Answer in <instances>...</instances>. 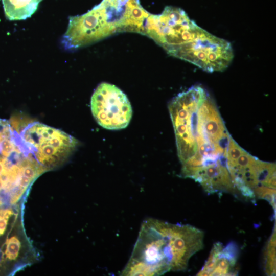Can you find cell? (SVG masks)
Wrapping results in <instances>:
<instances>
[{
  "label": "cell",
  "instance_id": "1",
  "mask_svg": "<svg viewBox=\"0 0 276 276\" xmlns=\"http://www.w3.org/2000/svg\"><path fill=\"white\" fill-rule=\"evenodd\" d=\"M203 232L193 226L148 218L121 274L160 275L185 270L190 258L203 248Z\"/></svg>",
  "mask_w": 276,
  "mask_h": 276
},
{
  "label": "cell",
  "instance_id": "2",
  "mask_svg": "<svg viewBox=\"0 0 276 276\" xmlns=\"http://www.w3.org/2000/svg\"><path fill=\"white\" fill-rule=\"evenodd\" d=\"M227 166L238 194L257 198L265 189H275V164L252 155L231 137L227 147Z\"/></svg>",
  "mask_w": 276,
  "mask_h": 276
},
{
  "label": "cell",
  "instance_id": "3",
  "mask_svg": "<svg viewBox=\"0 0 276 276\" xmlns=\"http://www.w3.org/2000/svg\"><path fill=\"white\" fill-rule=\"evenodd\" d=\"M120 17L117 8L102 2L86 13L69 17L61 43L66 50L72 51L120 32Z\"/></svg>",
  "mask_w": 276,
  "mask_h": 276
},
{
  "label": "cell",
  "instance_id": "4",
  "mask_svg": "<svg viewBox=\"0 0 276 276\" xmlns=\"http://www.w3.org/2000/svg\"><path fill=\"white\" fill-rule=\"evenodd\" d=\"M207 93L201 86L194 85L178 94L168 104L177 154L181 165L194 155V137L196 130L197 109Z\"/></svg>",
  "mask_w": 276,
  "mask_h": 276
},
{
  "label": "cell",
  "instance_id": "5",
  "mask_svg": "<svg viewBox=\"0 0 276 276\" xmlns=\"http://www.w3.org/2000/svg\"><path fill=\"white\" fill-rule=\"evenodd\" d=\"M168 54L210 73L224 71L234 57L232 47L229 42L201 27L192 40Z\"/></svg>",
  "mask_w": 276,
  "mask_h": 276
},
{
  "label": "cell",
  "instance_id": "6",
  "mask_svg": "<svg viewBox=\"0 0 276 276\" xmlns=\"http://www.w3.org/2000/svg\"><path fill=\"white\" fill-rule=\"evenodd\" d=\"M19 135L36 160L46 169L63 161L78 144L68 134L39 122L28 124Z\"/></svg>",
  "mask_w": 276,
  "mask_h": 276
},
{
  "label": "cell",
  "instance_id": "7",
  "mask_svg": "<svg viewBox=\"0 0 276 276\" xmlns=\"http://www.w3.org/2000/svg\"><path fill=\"white\" fill-rule=\"evenodd\" d=\"M199 27L183 10L168 6L160 14H149L143 35L154 40L168 53L192 40Z\"/></svg>",
  "mask_w": 276,
  "mask_h": 276
},
{
  "label": "cell",
  "instance_id": "8",
  "mask_svg": "<svg viewBox=\"0 0 276 276\" xmlns=\"http://www.w3.org/2000/svg\"><path fill=\"white\" fill-rule=\"evenodd\" d=\"M92 114L101 127L109 130L126 128L132 116V109L127 96L114 85L100 83L90 100Z\"/></svg>",
  "mask_w": 276,
  "mask_h": 276
},
{
  "label": "cell",
  "instance_id": "9",
  "mask_svg": "<svg viewBox=\"0 0 276 276\" xmlns=\"http://www.w3.org/2000/svg\"><path fill=\"white\" fill-rule=\"evenodd\" d=\"M237 251V246L233 242L226 246L219 242L214 243L208 260L197 275H236Z\"/></svg>",
  "mask_w": 276,
  "mask_h": 276
},
{
  "label": "cell",
  "instance_id": "10",
  "mask_svg": "<svg viewBox=\"0 0 276 276\" xmlns=\"http://www.w3.org/2000/svg\"><path fill=\"white\" fill-rule=\"evenodd\" d=\"M149 13L138 0H127L121 19V32H132L143 35L144 26Z\"/></svg>",
  "mask_w": 276,
  "mask_h": 276
},
{
  "label": "cell",
  "instance_id": "11",
  "mask_svg": "<svg viewBox=\"0 0 276 276\" xmlns=\"http://www.w3.org/2000/svg\"><path fill=\"white\" fill-rule=\"evenodd\" d=\"M42 0H2L6 18L10 20H25L36 11Z\"/></svg>",
  "mask_w": 276,
  "mask_h": 276
},
{
  "label": "cell",
  "instance_id": "12",
  "mask_svg": "<svg viewBox=\"0 0 276 276\" xmlns=\"http://www.w3.org/2000/svg\"><path fill=\"white\" fill-rule=\"evenodd\" d=\"M275 228L268 241L265 252V270L268 275L275 274Z\"/></svg>",
  "mask_w": 276,
  "mask_h": 276
},
{
  "label": "cell",
  "instance_id": "13",
  "mask_svg": "<svg viewBox=\"0 0 276 276\" xmlns=\"http://www.w3.org/2000/svg\"><path fill=\"white\" fill-rule=\"evenodd\" d=\"M20 247V242L16 237L13 236L8 239L5 250L6 258L10 260H15L18 256Z\"/></svg>",
  "mask_w": 276,
  "mask_h": 276
},
{
  "label": "cell",
  "instance_id": "14",
  "mask_svg": "<svg viewBox=\"0 0 276 276\" xmlns=\"http://www.w3.org/2000/svg\"><path fill=\"white\" fill-rule=\"evenodd\" d=\"M13 214V212L10 209L0 210V236L4 234L9 219Z\"/></svg>",
  "mask_w": 276,
  "mask_h": 276
},
{
  "label": "cell",
  "instance_id": "15",
  "mask_svg": "<svg viewBox=\"0 0 276 276\" xmlns=\"http://www.w3.org/2000/svg\"><path fill=\"white\" fill-rule=\"evenodd\" d=\"M9 162V158L8 156H0V176L3 174L7 169Z\"/></svg>",
  "mask_w": 276,
  "mask_h": 276
},
{
  "label": "cell",
  "instance_id": "16",
  "mask_svg": "<svg viewBox=\"0 0 276 276\" xmlns=\"http://www.w3.org/2000/svg\"><path fill=\"white\" fill-rule=\"evenodd\" d=\"M110 1H115V2H125L127 0H110Z\"/></svg>",
  "mask_w": 276,
  "mask_h": 276
},
{
  "label": "cell",
  "instance_id": "17",
  "mask_svg": "<svg viewBox=\"0 0 276 276\" xmlns=\"http://www.w3.org/2000/svg\"><path fill=\"white\" fill-rule=\"evenodd\" d=\"M2 204V201L1 199L0 198V205H1Z\"/></svg>",
  "mask_w": 276,
  "mask_h": 276
}]
</instances>
